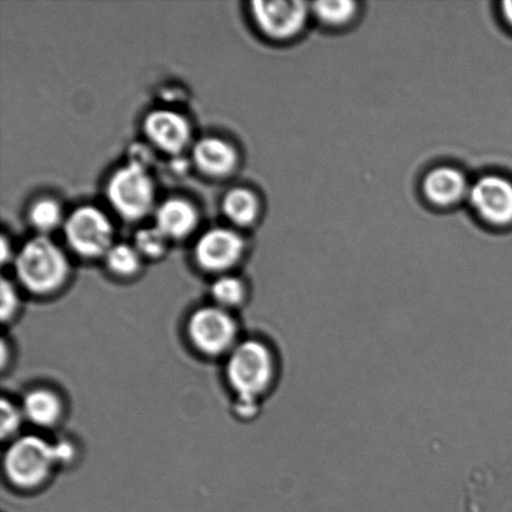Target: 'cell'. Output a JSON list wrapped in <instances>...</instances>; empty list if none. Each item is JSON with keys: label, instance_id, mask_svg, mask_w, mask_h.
Returning a JSON list of instances; mask_svg holds the SVG:
<instances>
[{"label": "cell", "instance_id": "1", "mask_svg": "<svg viewBox=\"0 0 512 512\" xmlns=\"http://www.w3.org/2000/svg\"><path fill=\"white\" fill-rule=\"evenodd\" d=\"M279 371L278 354L260 339L240 340L225 363V378L237 400L259 406L274 390Z\"/></svg>", "mask_w": 512, "mask_h": 512}, {"label": "cell", "instance_id": "2", "mask_svg": "<svg viewBox=\"0 0 512 512\" xmlns=\"http://www.w3.org/2000/svg\"><path fill=\"white\" fill-rule=\"evenodd\" d=\"M19 284L30 294L47 296L63 288L69 276L67 255L47 237L23 245L14 258Z\"/></svg>", "mask_w": 512, "mask_h": 512}, {"label": "cell", "instance_id": "3", "mask_svg": "<svg viewBox=\"0 0 512 512\" xmlns=\"http://www.w3.org/2000/svg\"><path fill=\"white\" fill-rule=\"evenodd\" d=\"M4 474L19 490L42 488L59 468L54 441L37 434H25L10 441L3 459Z\"/></svg>", "mask_w": 512, "mask_h": 512}, {"label": "cell", "instance_id": "4", "mask_svg": "<svg viewBox=\"0 0 512 512\" xmlns=\"http://www.w3.org/2000/svg\"><path fill=\"white\" fill-rule=\"evenodd\" d=\"M190 345L207 358L228 356L239 343V325L232 311L205 305L190 314L187 323Z\"/></svg>", "mask_w": 512, "mask_h": 512}, {"label": "cell", "instance_id": "5", "mask_svg": "<svg viewBox=\"0 0 512 512\" xmlns=\"http://www.w3.org/2000/svg\"><path fill=\"white\" fill-rule=\"evenodd\" d=\"M115 212L128 220L147 215L154 203V184L147 168L129 162L112 175L107 189Z\"/></svg>", "mask_w": 512, "mask_h": 512}, {"label": "cell", "instance_id": "6", "mask_svg": "<svg viewBox=\"0 0 512 512\" xmlns=\"http://www.w3.org/2000/svg\"><path fill=\"white\" fill-rule=\"evenodd\" d=\"M65 238L75 254L100 258L113 247V225L102 210L90 205L74 210L64 224Z\"/></svg>", "mask_w": 512, "mask_h": 512}, {"label": "cell", "instance_id": "7", "mask_svg": "<svg viewBox=\"0 0 512 512\" xmlns=\"http://www.w3.org/2000/svg\"><path fill=\"white\" fill-rule=\"evenodd\" d=\"M252 13L266 37L286 40L296 37L304 29L310 5L300 0H255Z\"/></svg>", "mask_w": 512, "mask_h": 512}, {"label": "cell", "instance_id": "8", "mask_svg": "<svg viewBox=\"0 0 512 512\" xmlns=\"http://www.w3.org/2000/svg\"><path fill=\"white\" fill-rule=\"evenodd\" d=\"M469 199L485 222L503 227L512 223V182L499 175H486L471 185Z\"/></svg>", "mask_w": 512, "mask_h": 512}, {"label": "cell", "instance_id": "9", "mask_svg": "<svg viewBox=\"0 0 512 512\" xmlns=\"http://www.w3.org/2000/svg\"><path fill=\"white\" fill-rule=\"evenodd\" d=\"M244 242L239 234L224 228L210 229L195 245L198 265L209 273L222 274L242 258Z\"/></svg>", "mask_w": 512, "mask_h": 512}, {"label": "cell", "instance_id": "10", "mask_svg": "<svg viewBox=\"0 0 512 512\" xmlns=\"http://www.w3.org/2000/svg\"><path fill=\"white\" fill-rule=\"evenodd\" d=\"M144 132L163 152L177 154L189 143L190 125L182 114L173 110H154L145 118Z\"/></svg>", "mask_w": 512, "mask_h": 512}, {"label": "cell", "instance_id": "11", "mask_svg": "<svg viewBox=\"0 0 512 512\" xmlns=\"http://www.w3.org/2000/svg\"><path fill=\"white\" fill-rule=\"evenodd\" d=\"M19 404L25 421L38 429H53L64 418V401L50 388L30 389Z\"/></svg>", "mask_w": 512, "mask_h": 512}, {"label": "cell", "instance_id": "12", "mask_svg": "<svg viewBox=\"0 0 512 512\" xmlns=\"http://www.w3.org/2000/svg\"><path fill=\"white\" fill-rule=\"evenodd\" d=\"M470 188L468 180L460 170L450 167L434 169L426 175L424 180V193L431 203L439 207H449L459 203Z\"/></svg>", "mask_w": 512, "mask_h": 512}, {"label": "cell", "instance_id": "13", "mask_svg": "<svg viewBox=\"0 0 512 512\" xmlns=\"http://www.w3.org/2000/svg\"><path fill=\"white\" fill-rule=\"evenodd\" d=\"M193 158L203 173L213 177H222L232 172L238 159L232 145L219 138L199 140L194 145Z\"/></svg>", "mask_w": 512, "mask_h": 512}, {"label": "cell", "instance_id": "14", "mask_svg": "<svg viewBox=\"0 0 512 512\" xmlns=\"http://www.w3.org/2000/svg\"><path fill=\"white\" fill-rule=\"evenodd\" d=\"M157 228L169 239L187 237L198 224L197 209L187 200L173 198L165 200L155 214Z\"/></svg>", "mask_w": 512, "mask_h": 512}, {"label": "cell", "instance_id": "15", "mask_svg": "<svg viewBox=\"0 0 512 512\" xmlns=\"http://www.w3.org/2000/svg\"><path fill=\"white\" fill-rule=\"evenodd\" d=\"M223 212L234 224H252L259 214L258 198L248 189L235 188L225 195Z\"/></svg>", "mask_w": 512, "mask_h": 512}, {"label": "cell", "instance_id": "16", "mask_svg": "<svg viewBox=\"0 0 512 512\" xmlns=\"http://www.w3.org/2000/svg\"><path fill=\"white\" fill-rule=\"evenodd\" d=\"M210 295H212L214 305L233 311L243 305L247 299V288H245L243 280L237 276L223 274L218 276L210 286Z\"/></svg>", "mask_w": 512, "mask_h": 512}, {"label": "cell", "instance_id": "17", "mask_svg": "<svg viewBox=\"0 0 512 512\" xmlns=\"http://www.w3.org/2000/svg\"><path fill=\"white\" fill-rule=\"evenodd\" d=\"M110 273L119 278H132L139 273L142 265V255L132 245L115 244L104 256Z\"/></svg>", "mask_w": 512, "mask_h": 512}, {"label": "cell", "instance_id": "18", "mask_svg": "<svg viewBox=\"0 0 512 512\" xmlns=\"http://www.w3.org/2000/svg\"><path fill=\"white\" fill-rule=\"evenodd\" d=\"M311 12L321 23L339 27L349 23L356 14V3L350 0H334V2H316L311 4Z\"/></svg>", "mask_w": 512, "mask_h": 512}, {"label": "cell", "instance_id": "19", "mask_svg": "<svg viewBox=\"0 0 512 512\" xmlns=\"http://www.w3.org/2000/svg\"><path fill=\"white\" fill-rule=\"evenodd\" d=\"M29 220L39 232L48 233L62 223V208L53 199H40L29 210Z\"/></svg>", "mask_w": 512, "mask_h": 512}, {"label": "cell", "instance_id": "20", "mask_svg": "<svg viewBox=\"0 0 512 512\" xmlns=\"http://www.w3.org/2000/svg\"><path fill=\"white\" fill-rule=\"evenodd\" d=\"M168 238L157 227L140 229L135 234L134 247L139 254L149 259H158L167 250Z\"/></svg>", "mask_w": 512, "mask_h": 512}, {"label": "cell", "instance_id": "21", "mask_svg": "<svg viewBox=\"0 0 512 512\" xmlns=\"http://www.w3.org/2000/svg\"><path fill=\"white\" fill-rule=\"evenodd\" d=\"M2 439L4 441H12L20 436L23 425L27 423L24 418L23 410L20 408V404L14 403V401L7 398L2 399Z\"/></svg>", "mask_w": 512, "mask_h": 512}, {"label": "cell", "instance_id": "22", "mask_svg": "<svg viewBox=\"0 0 512 512\" xmlns=\"http://www.w3.org/2000/svg\"><path fill=\"white\" fill-rule=\"evenodd\" d=\"M20 309V296L17 286L7 278L2 279V320L3 323H12L17 318Z\"/></svg>", "mask_w": 512, "mask_h": 512}, {"label": "cell", "instance_id": "23", "mask_svg": "<svg viewBox=\"0 0 512 512\" xmlns=\"http://www.w3.org/2000/svg\"><path fill=\"white\" fill-rule=\"evenodd\" d=\"M55 451H57V458L60 466H67L73 463L77 458V446L69 439H59L54 441Z\"/></svg>", "mask_w": 512, "mask_h": 512}, {"label": "cell", "instance_id": "24", "mask_svg": "<svg viewBox=\"0 0 512 512\" xmlns=\"http://www.w3.org/2000/svg\"><path fill=\"white\" fill-rule=\"evenodd\" d=\"M503 15L506 22H508L512 28V0H508V2L503 3Z\"/></svg>", "mask_w": 512, "mask_h": 512}, {"label": "cell", "instance_id": "25", "mask_svg": "<svg viewBox=\"0 0 512 512\" xmlns=\"http://www.w3.org/2000/svg\"><path fill=\"white\" fill-rule=\"evenodd\" d=\"M10 249L9 244L7 242V239L4 237L2 238V263L5 264L7 261L12 260V255H10Z\"/></svg>", "mask_w": 512, "mask_h": 512}]
</instances>
